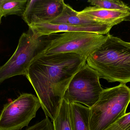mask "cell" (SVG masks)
Here are the masks:
<instances>
[{
    "mask_svg": "<svg viewBox=\"0 0 130 130\" xmlns=\"http://www.w3.org/2000/svg\"><path fill=\"white\" fill-rule=\"evenodd\" d=\"M87 59L73 53L42 54L29 66L26 76L36 91L46 117L53 122L64 94Z\"/></svg>",
    "mask_w": 130,
    "mask_h": 130,
    "instance_id": "6da1fadb",
    "label": "cell"
},
{
    "mask_svg": "<svg viewBox=\"0 0 130 130\" xmlns=\"http://www.w3.org/2000/svg\"><path fill=\"white\" fill-rule=\"evenodd\" d=\"M100 78L108 82H130V43L109 34L106 41L86 60Z\"/></svg>",
    "mask_w": 130,
    "mask_h": 130,
    "instance_id": "7a4b0ae2",
    "label": "cell"
},
{
    "mask_svg": "<svg viewBox=\"0 0 130 130\" xmlns=\"http://www.w3.org/2000/svg\"><path fill=\"white\" fill-rule=\"evenodd\" d=\"M130 103V88L120 84L104 89L90 108V130H105L124 116Z\"/></svg>",
    "mask_w": 130,
    "mask_h": 130,
    "instance_id": "3957f363",
    "label": "cell"
},
{
    "mask_svg": "<svg viewBox=\"0 0 130 130\" xmlns=\"http://www.w3.org/2000/svg\"><path fill=\"white\" fill-rule=\"evenodd\" d=\"M56 34L38 36L29 27L28 31L21 36L14 53L6 63L0 66V84L16 76H26L32 61L45 53Z\"/></svg>",
    "mask_w": 130,
    "mask_h": 130,
    "instance_id": "277c9868",
    "label": "cell"
},
{
    "mask_svg": "<svg viewBox=\"0 0 130 130\" xmlns=\"http://www.w3.org/2000/svg\"><path fill=\"white\" fill-rule=\"evenodd\" d=\"M107 36L83 32L56 34L45 54L73 53L87 59L106 41Z\"/></svg>",
    "mask_w": 130,
    "mask_h": 130,
    "instance_id": "5b68a950",
    "label": "cell"
},
{
    "mask_svg": "<svg viewBox=\"0 0 130 130\" xmlns=\"http://www.w3.org/2000/svg\"><path fill=\"white\" fill-rule=\"evenodd\" d=\"M98 73L87 64L70 81L63 99L69 104L78 103L91 108L99 100L104 89Z\"/></svg>",
    "mask_w": 130,
    "mask_h": 130,
    "instance_id": "8992f818",
    "label": "cell"
},
{
    "mask_svg": "<svg viewBox=\"0 0 130 130\" xmlns=\"http://www.w3.org/2000/svg\"><path fill=\"white\" fill-rule=\"evenodd\" d=\"M41 107L37 97L21 94L4 106L0 114V130H19L27 126Z\"/></svg>",
    "mask_w": 130,
    "mask_h": 130,
    "instance_id": "52a82bcc",
    "label": "cell"
},
{
    "mask_svg": "<svg viewBox=\"0 0 130 130\" xmlns=\"http://www.w3.org/2000/svg\"><path fill=\"white\" fill-rule=\"evenodd\" d=\"M65 4L63 0H29L22 18L29 27L50 23L61 15Z\"/></svg>",
    "mask_w": 130,
    "mask_h": 130,
    "instance_id": "ba28073f",
    "label": "cell"
},
{
    "mask_svg": "<svg viewBox=\"0 0 130 130\" xmlns=\"http://www.w3.org/2000/svg\"><path fill=\"white\" fill-rule=\"evenodd\" d=\"M38 36L55 34L60 32H83L107 35L113 26L103 24L90 26H75L66 24H53L49 23L37 24L29 27Z\"/></svg>",
    "mask_w": 130,
    "mask_h": 130,
    "instance_id": "9c48e42d",
    "label": "cell"
},
{
    "mask_svg": "<svg viewBox=\"0 0 130 130\" xmlns=\"http://www.w3.org/2000/svg\"><path fill=\"white\" fill-rule=\"evenodd\" d=\"M78 13L87 18L113 27L124 21L129 14L127 11L108 10L95 6L87 7Z\"/></svg>",
    "mask_w": 130,
    "mask_h": 130,
    "instance_id": "30bf717a",
    "label": "cell"
},
{
    "mask_svg": "<svg viewBox=\"0 0 130 130\" xmlns=\"http://www.w3.org/2000/svg\"><path fill=\"white\" fill-rule=\"evenodd\" d=\"M49 23L75 26H90L104 24L79 14L78 11L66 4L61 15Z\"/></svg>",
    "mask_w": 130,
    "mask_h": 130,
    "instance_id": "8fae6325",
    "label": "cell"
},
{
    "mask_svg": "<svg viewBox=\"0 0 130 130\" xmlns=\"http://www.w3.org/2000/svg\"><path fill=\"white\" fill-rule=\"evenodd\" d=\"M90 108L88 107L78 103L69 104L72 130H90Z\"/></svg>",
    "mask_w": 130,
    "mask_h": 130,
    "instance_id": "7c38bea8",
    "label": "cell"
},
{
    "mask_svg": "<svg viewBox=\"0 0 130 130\" xmlns=\"http://www.w3.org/2000/svg\"><path fill=\"white\" fill-rule=\"evenodd\" d=\"M27 0H0V13L2 17L22 16L26 8Z\"/></svg>",
    "mask_w": 130,
    "mask_h": 130,
    "instance_id": "4fadbf2b",
    "label": "cell"
},
{
    "mask_svg": "<svg viewBox=\"0 0 130 130\" xmlns=\"http://www.w3.org/2000/svg\"><path fill=\"white\" fill-rule=\"evenodd\" d=\"M54 130H72L69 116V104L62 100L59 111L53 121Z\"/></svg>",
    "mask_w": 130,
    "mask_h": 130,
    "instance_id": "5bb4252c",
    "label": "cell"
},
{
    "mask_svg": "<svg viewBox=\"0 0 130 130\" xmlns=\"http://www.w3.org/2000/svg\"><path fill=\"white\" fill-rule=\"evenodd\" d=\"M88 2L95 7L113 10L129 12L130 8L122 1L118 0H89Z\"/></svg>",
    "mask_w": 130,
    "mask_h": 130,
    "instance_id": "9a60e30c",
    "label": "cell"
},
{
    "mask_svg": "<svg viewBox=\"0 0 130 130\" xmlns=\"http://www.w3.org/2000/svg\"><path fill=\"white\" fill-rule=\"evenodd\" d=\"M26 130H54V128L53 123H52L49 117H46L42 121Z\"/></svg>",
    "mask_w": 130,
    "mask_h": 130,
    "instance_id": "2e32d148",
    "label": "cell"
},
{
    "mask_svg": "<svg viewBox=\"0 0 130 130\" xmlns=\"http://www.w3.org/2000/svg\"><path fill=\"white\" fill-rule=\"evenodd\" d=\"M116 123L123 130H130V112L125 114Z\"/></svg>",
    "mask_w": 130,
    "mask_h": 130,
    "instance_id": "e0dca14e",
    "label": "cell"
},
{
    "mask_svg": "<svg viewBox=\"0 0 130 130\" xmlns=\"http://www.w3.org/2000/svg\"><path fill=\"white\" fill-rule=\"evenodd\" d=\"M105 130H124L121 129L117 124L115 123L111 125Z\"/></svg>",
    "mask_w": 130,
    "mask_h": 130,
    "instance_id": "ac0fdd59",
    "label": "cell"
},
{
    "mask_svg": "<svg viewBox=\"0 0 130 130\" xmlns=\"http://www.w3.org/2000/svg\"><path fill=\"white\" fill-rule=\"evenodd\" d=\"M130 8L129 14L124 19V21H130V6H129Z\"/></svg>",
    "mask_w": 130,
    "mask_h": 130,
    "instance_id": "d6986e66",
    "label": "cell"
},
{
    "mask_svg": "<svg viewBox=\"0 0 130 130\" xmlns=\"http://www.w3.org/2000/svg\"><path fill=\"white\" fill-rule=\"evenodd\" d=\"M2 17V15H1V13H0V24H1V19Z\"/></svg>",
    "mask_w": 130,
    "mask_h": 130,
    "instance_id": "ffe728a7",
    "label": "cell"
},
{
    "mask_svg": "<svg viewBox=\"0 0 130 130\" xmlns=\"http://www.w3.org/2000/svg\"></svg>",
    "mask_w": 130,
    "mask_h": 130,
    "instance_id": "44dd1931",
    "label": "cell"
}]
</instances>
